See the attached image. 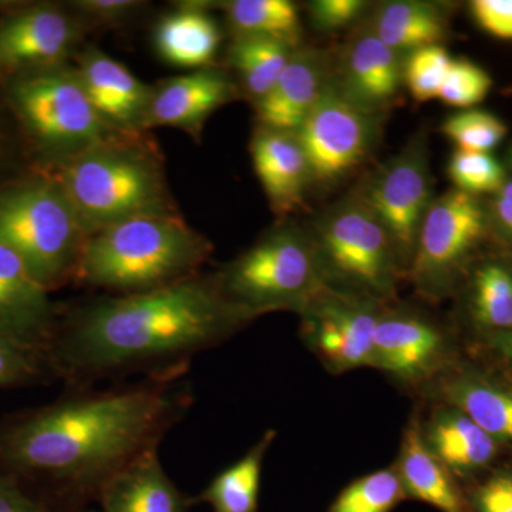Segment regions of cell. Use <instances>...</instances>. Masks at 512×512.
I'll use <instances>...</instances> for the list:
<instances>
[{
	"instance_id": "cell-1",
	"label": "cell",
	"mask_w": 512,
	"mask_h": 512,
	"mask_svg": "<svg viewBox=\"0 0 512 512\" xmlns=\"http://www.w3.org/2000/svg\"><path fill=\"white\" fill-rule=\"evenodd\" d=\"M188 369L66 397L0 429V471L46 484L59 511L86 508L101 488L161 441L190 412Z\"/></svg>"
},
{
	"instance_id": "cell-2",
	"label": "cell",
	"mask_w": 512,
	"mask_h": 512,
	"mask_svg": "<svg viewBox=\"0 0 512 512\" xmlns=\"http://www.w3.org/2000/svg\"><path fill=\"white\" fill-rule=\"evenodd\" d=\"M251 319L227 301L214 276H194L156 291L110 295L57 322L47 349L50 372L76 390L101 379L188 369Z\"/></svg>"
},
{
	"instance_id": "cell-3",
	"label": "cell",
	"mask_w": 512,
	"mask_h": 512,
	"mask_svg": "<svg viewBox=\"0 0 512 512\" xmlns=\"http://www.w3.org/2000/svg\"><path fill=\"white\" fill-rule=\"evenodd\" d=\"M211 252L180 214L133 218L84 239L74 281L113 295L156 291L201 275Z\"/></svg>"
},
{
	"instance_id": "cell-4",
	"label": "cell",
	"mask_w": 512,
	"mask_h": 512,
	"mask_svg": "<svg viewBox=\"0 0 512 512\" xmlns=\"http://www.w3.org/2000/svg\"><path fill=\"white\" fill-rule=\"evenodd\" d=\"M121 134L64 160L55 180L84 235L150 215L178 214L156 158Z\"/></svg>"
},
{
	"instance_id": "cell-5",
	"label": "cell",
	"mask_w": 512,
	"mask_h": 512,
	"mask_svg": "<svg viewBox=\"0 0 512 512\" xmlns=\"http://www.w3.org/2000/svg\"><path fill=\"white\" fill-rule=\"evenodd\" d=\"M222 295L254 320L266 313H299L323 288L309 232L272 229L214 275Z\"/></svg>"
},
{
	"instance_id": "cell-6",
	"label": "cell",
	"mask_w": 512,
	"mask_h": 512,
	"mask_svg": "<svg viewBox=\"0 0 512 512\" xmlns=\"http://www.w3.org/2000/svg\"><path fill=\"white\" fill-rule=\"evenodd\" d=\"M84 239L76 212L55 178L0 194V242L19 255L47 291L74 281Z\"/></svg>"
},
{
	"instance_id": "cell-7",
	"label": "cell",
	"mask_w": 512,
	"mask_h": 512,
	"mask_svg": "<svg viewBox=\"0 0 512 512\" xmlns=\"http://www.w3.org/2000/svg\"><path fill=\"white\" fill-rule=\"evenodd\" d=\"M309 235L328 288L383 305L396 295L403 275L392 239L356 197L326 211Z\"/></svg>"
},
{
	"instance_id": "cell-8",
	"label": "cell",
	"mask_w": 512,
	"mask_h": 512,
	"mask_svg": "<svg viewBox=\"0 0 512 512\" xmlns=\"http://www.w3.org/2000/svg\"><path fill=\"white\" fill-rule=\"evenodd\" d=\"M9 97L30 136L64 160L123 134L97 113L76 72L56 67L22 74Z\"/></svg>"
},
{
	"instance_id": "cell-9",
	"label": "cell",
	"mask_w": 512,
	"mask_h": 512,
	"mask_svg": "<svg viewBox=\"0 0 512 512\" xmlns=\"http://www.w3.org/2000/svg\"><path fill=\"white\" fill-rule=\"evenodd\" d=\"M487 214L478 197L454 190L431 202L414 251L407 278L421 295L441 298L487 231Z\"/></svg>"
},
{
	"instance_id": "cell-10",
	"label": "cell",
	"mask_w": 512,
	"mask_h": 512,
	"mask_svg": "<svg viewBox=\"0 0 512 512\" xmlns=\"http://www.w3.org/2000/svg\"><path fill=\"white\" fill-rule=\"evenodd\" d=\"M429 158L423 140L413 141L365 181L355 197L386 229L403 278H407L417 237L431 202Z\"/></svg>"
},
{
	"instance_id": "cell-11",
	"label": "cell",
	"mask_w": 512,
	"mask_h": 512,
	"mask_svg": "<svg viewBox=\"0 0 512 512\" xmlns=\"http://www.w3.org/2000/svg\"><path fill=\"white\" fill-rule=\"evenodd\" d=\"M383 303L328 286L301 312V335L332 375L372 367L373 346Z\"/></svg>"
},
{
	"instance_id": "cell-12",
	"label": "cell",
	"mask_w": 512,
	"mask_h": 512,
	"mask_svg": "<svg viewBox=\"0 0 512 512\" xmlns=\"http://www.w3.org/2000/svg\"><path fill=\"white\" fill-rule=\"evenodd\" d=\"M379 119L360 109L330 79L296 131L308 157L312 183H335L362 164L375 146Z\"/></svg>"
},
{
	"instance_id": "cell-13",
	"label": "cell",
	"mask_w": 512,
	"mask_h": 512,
	"mask_svg": "<svg viewBox=\"0 0 512 512\" xmlns=\"http://www.w3.org/2000/svg\"><path fill=\"white\" fill-rule=\"evenodd\" d=\"M453 365V342L440 325L421 313L383 309L372 367L404 386L430 387Z\"/></svg>"
},
{
	"instance_id": "cell-14",
	"label": "cell",
	"mask_w": 512,
	"mask_h": 512,
	"mask_svg": "<svg viewBox=\"0 0 512 512\" xmlns=\"http://www.w3.org/2000/svg\"><path fill=\"white\" fill-rule=\"evenodd\" d=\"M49 293L19 255L0 242V336L46 355L59 322Z\"/></svg>"
},
{
	"instance_id": "cell-15",
	"label": "cell",
	"mask_w": 512,
	"mask_h": 512,
	"mask_svg": "<svg viewBox=\"0 0 512 512\" xmlns=\"http://www.w3.org/2000/svg\"><path fill=\"white\" fill-rule=\"evenodd\" d=\"M76 42V25L60 10H25L0 25V72L56 69Z\"/></svg>"
},
{
	"instance_id": "cell-16",
	"label": "cell",
	"mask_w": 512,
	"mask_h": 512,
	"mask_svg": "<svg viewBox=\"0 0 512 512\" xmlns=\"http://www.w3.org/2000/svg\"><path fill=\"white\" fill-rule=\"evenodd\" d=\"M403 73L399 53L384 45L369 28L350 40L343 52L340 79L335 82L360 109L382 116L399 96Z\"/></svg>"
},
{
	"instance_id": "cell-17",
	"label": "cell",
	"mask_w": 512,
	"mask_h": 512,
	"mask_svg": "<svg viewBox=\"0 0 512 512\" xmlns=\"http://www.w3.org/2000/svg\"><path fill=\"white\" fill-rule=\"evenodd\" d=\"M76 73L94 109L114 130L123 134L144 130L154 89L100 50H87Z\"/></svg>"
},
{
	"instance_id": "cell-18",
	"label": "cell",
	"mask_w": 512,
	"mask_h": 512,
	"mask_svg": "<svg viewBox=\"0 0 512 512\" xmlns=\"http://www.w3.org/2000/svg\"><path fill=\"white\" fill-rule=\"evenodd\" d=\"M234 96V83L215 67L167 80L154 90L144 130L177 127L198 134L208 117Z\"/></svg>"
},
{
	"instance_id": "cell-19",
	"label": "cell",
	"mask_w": 512,
	"mask_h": 512,
	"mask_svg": "<svg viewBox=\"0 0 512 512\" xmlns=\"http://www.w3.org/2000/svg\"><path fill=\"white\" fill-rule=\"evenodd\" d=\"M429 392L457 407L501 448L512 450V387L476 367L457 366L440 376Z\"/></svg>"
},
{
	"instance_id": "cell-20",
	"label": "cell",
	"mask_w": 512,
	"mask_h": 512,
	"mask_svg": "<svg viewBox=\"0 0 512 512\" xmlns=\"http://www.w3.org/2000/svg\"><path fill=\"white\" fill-rule=\"evenodd\" d=\"M330 82L325 59L312 49H296L271 92L256 101L261 127L296 133Z\"/></svg>"
},
{
	"instance_id": "cell-21",
	"label": "cell",
	"mask_w": 512,
	"mask_h": 512,
	"mask_svg": "<svg viewBox=\"0 0 512 512\" xmlns=\"http://www.w3.org/2000/svg\"><path fill=\"white\" fill-rule=\"evenodd\" d=\"M421 436L447 470L456 478L468 480L490 470L501 447L466 413L440 402L426 423Z\"/></svg>"
},
{
	"instance_id": "cell-22",
	"label": "cell",
	"mask_w": 512,
	"mask_h": 512,
	"mask_svg": "<svg viewBox=\"0 0 512 512\" xmlns=\"http://www.w3.org/2000/svg\"><path fill=\"white\" fill-rule=\"evenodd\" d=\"M251 151L272 210L279 215L295 211L312 183L308 157L296 133L261 127L252 138Z\"/></svg>"
},
{
	"instance_id": "cell-23",
	"label": "cell",
	"mask_w": 512,
	"mask_h": 512,
	"mask_svg": "<svg viewBox=\"0 0 512 512\" xmlns=\"http://www.w3.org/2000/svg\"><path fill=\"white\" fill-rule=\"evenodd\" d=\"M100 512H190L197 498L165 473L158 451L138 458L101 488Z\"/></svg>"
},
{
	"instance_id": "cell-24",
	"label": "cell",
	"mask_w": 512,
	"mask_h": 512,
	"mask_svg": "<svg viewBox=\"0 0 512 512\" xmlns=\"http://www.w3.org/2000/svg\"><path fill=\"white\" fill-rule=\"evenodd\" d=\"M406 498L431 505L440 512H468L466 494L457 478L431 453L421 436L420 421L410 419L394 464Z\"/></svg>"
},
{
	"instance_id": "cell-25",
	"label": "cell",
	"mask_w": 512,
	"mask_h": 512,
	"mask_svg": "<svg viewBox=\"0 0 512 512\" xmlns=\"http://www.w3.org/2000/svg\"><path fill=\"white\" fill-rule=\"evenodd\" d=\"M221 39L217 20L192 5L165 15L154 32V45L161 59L192 72L211 67Z\"/></svg>"
},
{
	"instance_id": "cell-26",
	"label": "cell",
	"mask_w": 512,
	"mask_h": 512,
	"mask_svg": "<svg viewBox=\"0 0 512 512\" xmlns=\"http://www.w3.org/2000/svg\"><path fill=\"white\" fill-rule=\"evenodd\" d=\"M370 29L384 45L403 55L423 47L440 46L447 25L439 9L431 3L396 0L384 3Z\"/></svg>"
},
{
	"instance_id": "cell-27",
	"label": "cell",
	"mask_w": 512,
	"mask_h": 512,
	"mask_svg": "<svg viewBox=\"0 0 512 512\" xmlns=\"http://www.w3.org/2000/svg\"><path fill=\"white\" fill-rule=\"evenodd\" d=\"M276 431L268 430L244 457L218 474L198 495V503L208 504L212 512H258L262 468Z\"/></svg>"
},
{
	"instance_id": "cell-28",
	"label": "cell",
	"mask_w": 512,
	"mask_h": 512,
	"mask_svg": "<svg viewBox=\"0 0 512 512\" xmlns=\"http://www.w3.org/2000/svg\"><path fill=\"white\" fill-rule=\"evenodd\" d=\"M468 312L474 328L487 338L512 328V266L487 262L471 278Z\"/></svg>"
},
{
	"instance_id": "cell-29",
	"label": "cell",
	"mask_w": 512,
	"mask_h": 512,
	"mask_svg": "<svg viewBox=\"0 0 512 512\" xmlns=\"http://www.w3.org/2000/svg\"><path fill=\"white\" fill-rule=\"evenodd\" d=\"M296 49L265 37H237L229 50V60L256 103L271 92Z\"/></svg>"
},
{
	"instance_id": "cell-30",
	"label": "cell",
	"mask_w": 512,
	"mask_h": 512,
	"mask_svg": "<svg viewBox=\"0 0 512 512\" xmlns=\"http://www.w3.org/2000/svg\"><path fill=\"white\" fill-rule=\"evenodd\" d=\"M227 12L237 37H265L298 47L301 18L289 0H234Z\"/></svg>"
},
{
	"instance_id": "cell-31",
	"label": "cell",
	"mask_w": 512,
	"mask_h": 512,
	"mask_svg": "<svg viewBox=\"0 0 512 512\" xmlns=\"http://www.w3.org/2000/svg\"><path fill=\"white\" fill-rule=\"evenodd\" d=\"M406 498L394 466L357 478L349 484L328 512H390Z\"/></svg>"
},
{
	"instance_id": "cell-32",
	"label": "cell",
	"mask_w": 512,
	"mask_h": 512,
	"mask_svg": "<svg viewBox=\"0 0 512 512\" xmlns=\"http://www.w3.org/2000/svg\"><path fill=\"white\" fill-rule=\"evenodd\" d=\"M441 131L458 150L490 153L507 136L508 128L488 111L468 109L448 117Z\"/></svg>"
},
{
	"instance_id": "cell-33",
	"label": "cell",
	"mask_w": 512,
	"mask_h": 512,
	"mask_svg": "<svg viewBox=\"0 0 512 512\" xmlns=\"http://www.w3.org/2000/svg\"><path fill=\"white\" fill-rule=\"evenodd\" d=\"M448 175L456 190L474 197L497 192L507 183L503 165L490 153L457 150L448 163Z\"/></svg>"
},
{
	"instance_id": "cell-34",
	"label": "cell",
	"mask_w": 512,
	"mask_h": 512,
	"mask_svg": "<svg viewBox=\"0 0 512 512\" xmlns=\"http://www.w3.org/2000/svg\"><path fill=\"white\" fill-rule=\"evenodd\" d=\"M451 60L441 46L423 47L409 53L404 62V84L414 99L427 101L439 97Z\"/></svg>"
},
{
	"instance_id": "cell-35",
	"label": "cell",
	"mask_w": 512,
	"mask_h": 512,
	"mask_svg": "<svg viewBox=\"0 0 512 512\" xmlns=\"http://www.w3.org/2000/svg\"><path fill=\"white\" fill-rule=\"evenodd\" d=\"M493 80L485 70L468 60H451L439 97L448 106L471 109L490 92Z\"/></svg>"
},
{
	"instance_id": "cell-36",
	"label": "cell",
	"mask_w": 512,
	"mask_h": 512,
	"mask_svg": "<svg viewBox=\"0 0 512 512\" xmlns=\"http://www.w3.org/2000/svg\"><path fill=\"white\" fill-rule=\"evenodd\" d=\"M50 370L45 353L8 338H0V387L30 382Z\"/></svg>"
},
{
	"instance_id": "cell-37",
	"label": "cell",
	"mask_w": 512,
	"mask_h": 512,
	"mask_svg": "<svg viewBox=\"0 0 512 512\" xmlns=\"http://www.w3.org/2000/svg\"><path fill=\"white\" fill-rule=\"evenodd\" d=\"M468 512H512V467L497 468L466 494Z\"/></svg>"
},
{
	"instance_id": "cell-38",
	"label": "cell",
	"mask_w": 512,
	"mask_h": 512,
	"mask_svg": "<svg viewBox=\"0 0 512 512\" xmlns=\"http://www.w3.org/2000/svg\"><path fill=\"white\" fill-rule=\"evenodd\" d=\"M366 6L362 0H315L309 5V15L316 29L333 32L352 25Z\"/></svg>"
},
{
	"instance_id": "cell-39",
	"label": "cell",
	"mask_w": 512,
	"mask_h": 512,
	"mask_svg": "<svg viewBox=\"0 0 512 512\" xmlns=\"http://www.w3.org/2000/svg\"><path fill=\"white\" fill-rule=\"evenodd\" d=\"M0 512H66L59 511L43 497L33 495L18 478L0 471Z\"/></svg>"
},
{
	"instance_id": "cell-40",
	"label": "cell",
	"mask_w": 512,
	"mask_h": 512,
	"mask_svg": "<svg viewBox=\"0 0 512 512\" xmlns=\"http://www.w3.org/2000/svg\"><path fill=\"white\" fill-rule=\"evenodd\" d=\"M471 12L485 32L512 40V0H476L471 3Z\"/></svg>"
},
{
	"instance_id": "cell-41",
	"label": "cell",
	"mask_w": 512,
	"mask_h": 512,
	"mask_svg": "<svg viewBox=\"0 0 512 512\" xmlns=\"http://www.w3.org/2000/svg\"><path fill=\"white\" fill-rule=\"evenodd\" d=\"M143 3L134 0H82L76 3V8L82 10L89 18L100 22H114L130 16Z\"/></svg>"
},
{
	"instance_id": "cell-42",
	"label": "cell",
	"mask_w": 512,
	"mask_h": 512,
	"mask_svg": "<svg viewBox=\"0 0 512 512\" xmlns=\"http://www.w3.org/2000/svg\"><path fill=\"white\" fill-rule=\"evenodd\" d=\"M494 215L504 234L512 239V181L495 192Z\"/></svg>"
},
{
	"instance_id": "cell-43",
	"label": "cell",
	"mask_w": 512,
	"mask_h": 512,
	"mask_svg": "<svg viewBox=\"0 0 512 512\" xmlns=\"http://www.w3.org/2000/svg\"><path fill=\"white\" fill-rule=\"evenodd\" d=\"M488 339V346L512 375V328Z\"/></svg>"
},
{
	"instance_id": "cell-44",
	"label": "cell",
	"mask_w": 512,
	"mask_h": 512,
	"mask_svg": "<svg viewBox=\"0 0 512 512\" xmlns=\"http://www.w3.org/2000/svg\"><path fill=\"white\" fill-rule=\"evenodd\" d=\"M66 512H93L87 510V508H79V510H72V511H66Z\"/></svg>"
},
{
	"instance_id": "cell-45",
	"label": "cell",
	"mask_w": 512,
	"mask_h": 512,
	"mask_svg": "<svg viewBox=\"0 0 512 512\" xmlns=\"http://www.w3.org/2000/svg\"><path fill=\"white\" fill-rule=\"evenodd\" d=\"M511 160H512V151H511Z\"/></svg>"
}]
</instances>
